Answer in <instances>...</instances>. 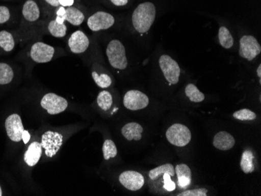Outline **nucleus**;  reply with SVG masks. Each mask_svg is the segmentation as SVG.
Here are the masks:
<instances>
[{
  "mask_svg": "<svg viewBox=\"0 0 261 196\" xmlns=\"http://www.w3.org/2000/svg\"><path fill=\"white\" fill-rule=\"evenodd\" d=\"M156 7L152 3L139 4L132 16V22L136 32L144 34L150 29L156 18Z\"/></svg>",
  "mask_w": 261,
  "mask_h": 196,
  "instance_id": "1",
  "label": "nucleus"
},
{
  "mask_svg": "<svg viewBox=\"0 0 261 196\" xmlns=\"http://www.w3.org/2000/svg\"><path fill=\"white\" fill-rule=\"evenodd\" d=\"M106 53L110 64L117 70H124L127 67L125 48L117 39H114L108 44Z\"/></svg>",
  "mask_w": 261,
  "mask_h": 196,
  "instance_id": "2",
  "label": "nucleus"
},
{
  "mask_svg": "<svg viewBox=\"0 0 261 196\" xmlns=\"http://www.w3.org/2000/svg\"><path fill=\"white\" fill-rule=\"evenodd\" d=\"M167 139L171 144L177 147H183L189 144L192 139L190 130L181 124H174L166 132Z\"/></svg>",
  "mask_w": 261,
  "mask_h": 196,
  "instance_id": "3",
  "label": "nucleus"
},
{
  "mask_svg": "<svg viewBox=\"0 0 261 196\" xmlns=\"http://www.w3.org/2000/svg\"><path fill=\"white\" fill-rule=\"evenodd\" d=\"M160 67L170 85H176L179 80L181 69L179 65L170 55H161L159 60Z\"/></svg>",
  "mask_w": 261,
  "mask_h": 196,
  "instance_id": "4",
  "label": "nucleus"
},
{
  "mask_svg": "<svg viewBox=\"0 0 261 196\" xmlns=\"http://www.w3.org/2000/svg\"><path fill=\"white\" fill-rule=\"evenodd\" d=\"M41 106L48 114L56 115L65 111L68 106V102L64 98L55 93H48L41 100Z\"/></svg>",
  "mask_w": 261,
  "mask_h": 196,
  "instance_id": "5",
  "label": "nucleus"
},
{
  "mask_svg": "<svg viewBox=\"0 0 261 196\" xmlns=\"http://www.w3.org/2000/svg\"><path fill=\"white\" fill-rule=\"evenodd\" d=\"M55 48L42 42H35L30 49V57L34 62L45 64L52 61L55 55Z\"/></svg>",
  "mask_w": 261,
  "mask_h": 196,
  "instance_id": "6",
  "label": "nucleus"
},
{
  "mask_svg": "<svg viewBox=\"0 0 261 196\" xmlns=\"http://www.w3.org/2000/svg\"><path fill=\"white\" fill-rule=\"evenodd\" d=\"M62 134L55 131H49L42 136V147L45 149V153L48 157H54L63 145Z\"/></svg>",
  "mask_w": 261,
  "mask_h": 196,
  "instance_id": "7",
  "label": "nucleus"
},
{
  "mask_svg": "<svg viewBox=\"0 0 261 196\" xmlns=\"http://www.w3.org/2000/svg\"><path fill=\"white\" fill-rule=\"evenodd\" d=\"M115 23V19L109 13L99 11L91 15L87 20L88 27L92 32L108 30Z\"/></svg>",
  "mask_w": 261,
  "mask_h": 196,
  "instance_id": "8",
  "label": "nucleus"
},
{
  "mask_svg": "<svg viewBox=\"0 0 261 196\" xmlns=\"http://www.w3.org/2000/svg\"><path fill=\"white\" fill-rule=\"evenodd\" d=\"M240 55L249 61L254 60L261 52V46L253 36H244L240 39Z\"/></svg>",
  "mask_w": 261,
  "mask_h": 196,
  "instance_id": "9",
  "label": "nucleus"
},
{
  "mask_svg": "<svg viewBox=\"0 0 261 196\" xmlns=\"http://www.w3.org/2000/svg\"><path fill=\"white\" fill-rule=\"evenodd\" d=\"M149 102L148 96L140 91H128L124 96V107L130 110L144 109L149 105Z\"/></svg>",
  "mask_w": 261,
  "mask_h": 196,
  "instance_id": "10",
  "label": "nucleus"
},
{
  "mask_svg": "<svg viewBox=\"0 0 261 196\" xmlns=\"http://www.w3.org/2000/svg\"><path fill=\"white\" fill-rule=\"evenodd\" d=\"M6 130L7 135L11 141L19 143L22 140V134L24 128L22 124L21 118L18 114H11L6 120Z\"/></svg>",
  "mask_w": 261,
  "mask_h": 196,
  "instance_id": "11",
  "label": "nucleus"
},
{
  "mask_svg": "<svg viewBox=\"0 0 261 196\" xmlns=\"http://www.w3.org/2000/svg\"><path fill=\"white\" fill-rule=\"evenodd\" d=\"M119 181L124 188L133 191L141 189L145 184L144 177L140 173L134 171L121 173Z\"/></svg>",
  "mask_w": 261,
  "mask_h": 196,
  "instance_id": "12",
  "label": "nucleus"
},
{
  "mask_svg": "<svg viewBox=\"0 0 261 196\" xmlns=\"http://www.w3.org/2000/svg\"><path fill=\"white\" fill-rule=\"evenodd\" d=\"M42 10L39 0H26L21 7L22 17L26 22L35 23L40 20Z\"/></svg>",
  "mask_w": 261,
  "mask_h": 196,
  "instance_id": "13",
  "label": "nucleus"
},
{
  "mask_svg": "<svg viewBox=\"0 0 261 196\" xmlns=\"http://www.w3.org/2000/svg\"><path fill=\"white\" fill-rule=\"evenodd\" d=\"M67 44L73 53H83L89 48V39L82 31H76L69 38Z\"/></svg>",
  "mask_w": 261,
  "mask_h": 196,
  "instance_id": "14",
  "label": "nucleus"
},
{
  "mask_svg": "<svg viewBox=\"0 0 261 196\" xmlns=\"http://www.w3.org/2000/svg\"><path fill=\"white\" fill-rule=\"evenodd\" d=\"M236 144V140L234 137L226 131H220L215 134L213 145L216 149L222 151L229 150Z\"/></svg>",
  "mask_w": 261,
  "mask_h": 196,
  "instance_id": "15",
  "label": "nucleus"
},
{
  "mask_svg": "<svg viewBox=\"0 0 261 196\" xmlns=\"http://www.w3.org/2000/svg\"><path fill=\"white\" fill-rule=\"evenodd\" d=\"M176 175L177 178V184L181 188H186L191 184L192 171L188 165L185 163L177 164L175 166Z\"/></svg>",
  "mask_w": 261,
  "mask_h": 196,
  "instance_id": "16",
  "label": "nucleus"
},
{
  "mask_svg": "<svg viewBox=\"0 0 261 196\" xmlns=\"http://www.w3.org/2000/svg\"><path fill=\"white\" fill-rule=\"evenodd\" d=\"M42 147L41 143L34 142L29 146L24 154V161L29 166H34L39 163L42 156Z\"/></svg>",
  "mask_w": 261,
  "mask_h": 196,
  "instance_id": "17",
  "label": "nucleus"
},
{
  "mask_svg": "<svg viewBox=\"0 0 261 196\" xmlns=\"http://www.w3.org/2000/svg\"><path fill=\"white\" fill-rule=\"evenodd\" d=\"M143 128L138 123L132 122L125 124L121 129V133L128 141H139L142 138Z\"/></svg>",
  "mask_w": 261,
  "mask_h": 196,
  "instance_id": "18",
  "label": "nucleus"
},
{
  "mask_svg": "<svg viewBox=\"0 0 261 196\" xmlns=\"http://www.w3.org/2000/svg\"><path fill=\"white\" fill-rule=\"evenodd\" d=\"M84 13L75 6L66 7V21L69 22L71 25L80 26L84 22Z\"/></svg>",
  "mask_w": 261,
  "mask_h": 196,
  "instance_id": "19",
  "label": "nucleus"
},
{
  "mask_svg": "<svg viewBox=\"0 0 261 196\" xmlns=\"http://www.w3.org/2000/svg\"><path fill=\"white\" fill-rule=\"evenodd\" d=\"M254 155L250 150H246L242 155L240 166L245 174H251L254 171Z\"/></svg>",
  "mask_w": 261,
  "mask_h": 196,
  "instance_id": "20",
  "label": "nucleus"
},
{
  "mask_svg": "<svg viewBox=\"0 0 261 196\" xmlns=\"http://www.w3.org/2000/svg\"><path fill=\"white\" fill-rule=\"evenodd\" d=\"M15 47V40L14 36L7 31L0 32V48L5 52H9L14 50Z\"/></svg>",
  "mask_w": 261,
  "mask_h": 196,
  "instance_id": "21",
  "label": "nucleus"
},
{
  "mask_svg": "<svg viewBox=\"0 0 261 196\" xmlns=\"http://www.w3.org/2000/svg\"><path fill=\"white\" fill-rule=\"evenodd\" d=\"M164 174H168L171 177L175 175V171H174V166L171 163H165V164L161 165L158 167L151 170L149 173V177L152 181L158 179L161 175Z\"/></svg>",
  "mask_w": 261,
  "mask_h": 196,
  "instance_id": "22",
  "label": "nucleus"
},
{
  "mask_svg": "<svg viewBox=\"0 0 261 196\" xmlns=\"http://www.w3.org/2000/svg\"><path fill=\"white\" fill-rule=\"evenodd\" d=\"M47 29L51 36L55 38H64L67 35V27L65 23L59 24L55 19H53L49 22Z\"/></svg>",
  "mask_w": 261,
  "mask_h": 196,
  "instance_id": "23",
  "label": "nucleus"
},
{
  "mask_svg": "<svg viewBox=\"0 0 261 196\" xmlns=\"http://www.w3.org/2000/svg\"><path fill=\"white\" fill-rule=\"evenodd\" d=\"M14 77L13 68L6 63H0V85L10 84Z\"/></svg>",
  "mask_w": 261,
  "mask_h": 196,
  "instance_id": "24",
  "label": "nucleus"
},
{
  "mask_svg": "<svg viewBox=\"0 0 261 196\" xmlns=\"http://www.w3.org/2000/svg\"><path fill=\"white\" fill-rule=\"evenodd\" d=\"M220 44L224 49H230L234 44V39L227 27H221L218 32Z\"/></svg>",
  "mask_w": 261,
  "mask_h": 196,
  "instance_id": "25",
  "label": "nucleus"
},
{
  "mask_svg": "<svg viewBox=\"0 0 261 196\" xmlns=\"http://www.w3.org/2000/svg\"><path fill=\"white\" fill-rule=\"evenodd\" d=\"M186 94L191 102H201L205 99L204 94L193 84H189L186 86Z\"/></svg>",
  "mask_w": 261,
  "mask_h": 196,
  "instance_id": "26",
  "label": "nucleus"
},
{
  "mask_svg": "<svg viewBox=\"0 0 261 196\" xmlns=\"http://www.w3.org/2000/svg\"><path fill=\"white\" fill-rule=\"evenodd\" d=\"M97 103L102 110H108L113 105L112 95L108 91H102L98 95Z\"/></svg>",
  "mask_w": 261,
  "mask_h": 196,
  "instance_id": "27",
  "label": "nucleus"
},
{
  "mask_svg": "<svg viewBox=\"0 0 261 196\" xmlns=\"http://www.w3.org/2000/svg\"><path fill=\"white\" fill-rule=\"evenodd\" d=\"M92 78L96 84L102 89H108L112 84V79L107 74H98L96 71H92Z\"/></svg>",
  "mask_w": 261,
  "mask_h": 196,
  "instance_id": "28",
  "label": "nucleus"
},
{
  "mask_svg": "<svg viewBox=\"0 0 261 196\" xmlns=\"http://www.w3.org/2000/svg\"><path fill=\"white\" fill-rule=\"evenodd\" d=\"M102 153L106 160L114 158L117 155V149L115 143L111 139H107L102 146Z\"/></svg>",
  "mask_w": 261,
  "mask_h": 196,
  "instance_id": "29",
  "label": "nucleus"
},
{
  "mask_svg": "<svg viewBox=\"0 0 261 196\" xmlns=\"http://www.w3.org/2000/svg\"><path fill=\"white\" fill-rule=\"evenodd\" d=\"M233 118L239 121H253L256 118V114L250 109H243L234 112Z\"/></svg>",
  "mask_w": 261,
  "mask_h": 196,
  "instance_id": "30",
  "label": "nucleus"
},
{
  "mask_svg": "<svg viewBox=\"0 0 261 196\" xmlns=\"http://www.w3.org/2000/svg\"><path fill=\"white\" fill-rule=\"evenodd\" d=\"M41 7L46 12H49L51 10L55 11L59 6L58 0H39Z\"/></svg>",
  "mask_w": 261,
  "mask_h": 196,
  "instance_id": "31",
  "label": "nucleus"
},
{
  "mask_svg": "<svg viewBox=\"0 0 261 196\" xmlns=\"http://www.w3.org/2000/svg\"><path fill=\"white\" fill-rule=\"evenodd\" d=\"M207 189L206 188H196V189L186 190L182 192L177 194V196H206Z\"/></svg>",
  "mask_w": 261,
  "mask_h": 196,
  "instance_id": "32",
  "label": "nucleus"
},
{
  "mask_svg": "<svg viewBox=\"0 0 261 196\" xmlns=\"http://www.w3.org/2000/svg\"><path fill=\"white\" fill-rule=\"evenodd\" d=\"M11 11L7 6L0 5V24H4L11 18Z\"/></svg>",
  "mask_w": 261,
  "mask_h": 196,
  "instance_id": "33",
  "label": "nucleus"
},
{
  "mask_svg": "<svg viewBox=\"0 0 261 196\" xmlns=\"http://www.w3.org/2000/svg\"><path fill=\"white\" fill-rule=\"evenodd\" d=\"M164 188L168 191H173L175 190L176 184L174 181L171 180V176L168 174H164Z\"/></svg>",
  "mask_w": 261,
  "mask_h": 196,
  "instance_id": "34",
  "label": "nucleus"
},
{
  "mask_svg": "<svg viewBox=\"0 0 261 196\" xmlns=\"http://www.w3.org/2000/svg\"><path fill=\"white\" fill-rule=\"evenodd\" d=\"M55 19L59 24H64L66 21V7H60L55 10Z\"/></svg>",
  "mask_w": 261,
  "mask_h": 196,
  "instance_id": "35",
  "label": "nucleus"
},
{
  "mask_svg": "<svg viewBox=\"0 0 261 196\" xmlns=\"http://www.w3.org/2000/svg\"><path fill=\"white\" fill-rule=\"evenodd\" d=\"M59 6L64 7H72L75 4V0H58Z\"/></svg>",
  "mask_w": 261,
  "mask_h": 196,
  "instance_id": "36",
  "label": "nucleus"
},
{
  "mask_svg": "<svg viewBox=\"0 0 261 196\" xmlns=\"http://www.w3.org/2000/svg\"><path fill=\"white\" fill-rule=\"evenodd\" d=\"M110 1L116 7H124L127 5L129 0H110Z\"/></svg>",
  "mask_w": 261,
  "mask_h": 196,
  "instance_id": "37",
  "label": "nucleus"
},
{
  "mask_svg": "<svg viewBox=\"0 0 261 196\" xmlns=\"http://www.w3.org/2000/svg\"><path fill=\"white\" fill-rule=\"evenodd\" d=\"M31 135L29 134V131H23V134H22V140H23V143L24 144H28L29 143V140H30Z\"/></svg>",
  "mask_w": 261,
  "mask_h": 196,
  "instance_id": "38",
  "label": "nucleus"
},
{
  "mask_svg": "<svg viewBox=\"0 0 261 196\" xmlns=\"http://www.w3.org/2000/svg\"><path fill=\"white\" fill-rule=\"evenodd\" d=\"M256 73H257V75L259 76V77H261V65L259 64V67H258L257 70H256Z\"/></svg>",
  "mask_w": 261,
  "mask_h": 196,
  "instance_id": "39",
  "label": "nucleus"
},
{
  "mask_svg": "<svg viewBox=\"0 0 261 196\" xmlns=\"http://www.w3.org/2000/svg\"><path fill=\"white\" fill-rule=\"evenodd\" d=\"M3 195L2 188L0 187V196Z\"/></svg>",
  "mask_w": 261,
  "mask_h": 196,
  "instance_id": "40",
  "label": "nucleus"
}]
</instances>
